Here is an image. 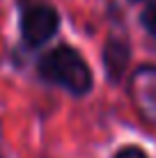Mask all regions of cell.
I'll list each match as a JSON object with an SVG mask.
<instances>
[{
  "mask_svg": "<svg viewBox=\"0 0 156 158\" xmlns=\"http://www.w3.org/2000/svg\"><path fill=\"white\" fill-rule=\"evenodd\" d=\"M39 73L46 80L69 89L71 94H85L92 87V73H90L87 62L76 48L62 46L48 51L39 62Z\"/></svg>",
  "mask_w": 156,
  "mask_h": 158,
  "instance_id": "cell-1",
  "label": "cell"
},
{
  "mask_svg": "<svg viewBox=\"0 0 156 158\" xmlns=\"http://www.w3.org/2000/svg\"><path fill=\"white\" fill-rule=\"evenodd\" d=\"M57 25H60L57 9L46 2L30 5L21 14V35H23V41L30 46L46 44L57 32Z\"/></svg>",
  "mask_w": 156,
  "mask_h": 158,
  "instance_id": "cell-2",
  "label": "cell"
},
{
  "mask_svg": "<svg viewBox=\"0 0 156 158\" xmlns=\"http://www.w3.org/2000/svg\"><path fill=\"white\" fill-rule=\"evenodd\" d=\"M129 92H131L138 110L149 122H156V67H140L131 76Z\"/></svg>",
  "mask_w": 156,
  "mask_h": 158,
  "instance_id": "cell-3",
  "label": "cell"
},
{
  "mask_svg": "<svg viewBox=\"0 0 156 158\" xmlns=\"http://www.w3.org/2000/svg\"><path fill=\"white\" fill-rule=\"evenodd\" d=\"M129 62V44L112 37L106 41V51H103V64H106V73L110 76V80H120L122 73L126 69Z\"/></svg>",
  "mask_w": 156,
  "mask_h": 158,
  "instance_id": "cell-4",
  "label": "cell"
},
{
  "mask_svg": "<svg viewBox=\"0 0 156 158\" xmlns=\"http://www.w3.org/2000/svg\"><path fill=\"white\" fill-rule=\"evenodd\" d=\"M140 21H142V25L152 32V35H156V0H152V2L142 9Z\"/></svg>",
  "mask_w": 156,
  "mask_h": 158,
  "instance_id": "cell-5",
  "label": "cell"
},
{
  "mask_svg": "<svg viewBox=\"0 0 156 158\" xmlns=\"http://www.w3.org/2000/svg\"><path fill=\"white\" fill-rule=\"evenodd\" d=\"M112 158H147V154H145L140 147H122Z\"/></svg>",
  "mask_w": 156,
  "mask_h": 158,
  "instance_id": "cell-6",
  "label": "cell"
}]
</instances>
